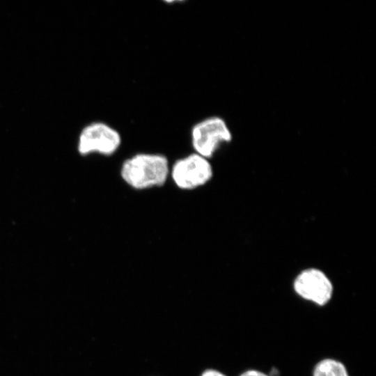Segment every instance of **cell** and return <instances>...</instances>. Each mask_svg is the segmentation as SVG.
I'll list each match as a JSON object with an SVG mask.
<instances>
[{
    "instance_id": "obj_1",
    "label": "cell",
    "mask_w": 376,
    "mask_h": 376,
    "mask_svg": "<svg viewBox=\"0 0 376 376\" xmlns=\"http://www.w3.org/2000/svg\"><path fill=\"white\" fill-rule=\"evenodd\" d=\"M170 162L159 152H136L120 164V177L129 187L143 191L164 186L169 179Z\"/></svg>"
},
{
    "instance_id": "obj_2",
    "label": "cell",
    "mask_w": 376,
    "mask_h": 376,
    "mask_svg": "<svg viewBox=\"0 0 376 376\" xmlns=\"http://www.w3.org/2000/svg\"><path fill=\"white\" fill-rule=\"evenodd\" d=\"M214 176L210 159L193 152L176 159L170 166L169 178L183 191H192L208 184Z\"/></svg>"
},
{
    "instance_id": "obj_3",
    "label": "cell",
    "mask_w": 376,
    "mask_h": 376,
    "mask_svg": "<svg viewBox=\"0 0 376 376\" xmlns=\"http://www.w3.org/2000/svg\"><path fill=\"white\" fill-rule=\"evenodd\" d=\"M190 137L194 152L210 159L223 145L231 142L233 134L223 118L212 116L195 123Z\"/></svg>"
},
{
    "instance_id": "obj_4",
    "label": "cell",
    "mask_w": 376,
    "mask_h": 376,
    "mask_svg": "<svg viewBox=\"0 0 376 376\" xmlns=\"http://www.w3.org/2000/svg\"><path fill=\"white\" fill-rule=\"evenodd\" d=\"M122 144L120 132L110 125L95 121L85 125L77 140V151L81 156L97 154L110 157L115 155Z\"/></svg>"
},
{
    "instance_id": "obj_5",
    "label": "cell",
    "mask_w": 376,
    "mask_h": 376,
    "mask_svg": "<svg viewBox=\"0 0 376 376\" xmlns=\"http://www.w3.org/2000/svg\"><path fill=\"white\" fill-rule=\"evenodd\" d=\"M292 288L302 299L318 306H326L332 299L334 288L328 275L317 267L300 271L292 281Z\"/></svg>"
},
{
    "instance_id": "obj_6",
    "label": "cell",
    "mask_w": 376,
    "mask_h": 376,
    "mask_svg": "<svg viewBox=\"0 0 376 376\" xmlns=\"http://www.w3.org/2000/svg\"><path fill=\"white\" fill-rule=\"evenodd\" d=\"M312 376H350L347 367L334 358H324L318 361L312 370Z\"/></svg>"
},
{
    "instance_id": "obj_7",
    "label": "cell",
    "mask_w": 376,
    "mask_h": 376,
    "mask_svg": "<svg viewBox=\"0 0 376 376\" xmlns=\"http://www.w3.org/2000/svg\"><path fill=\"white\" fill-rule=\"evenodd\" d=\"M239 376H269L265 372L257 369H248L242 372Z\"/></svg>"
},
{
    "instance_id": "obj_8",
    "label": "cell",
    "mask_w": 376,
    "mask_h": 376,
    "mask_svg": "<svg viewBox=\"0 0 376 376\" xmlns=\"http://www.w3.org/2000/svg\"><path fill=\"white\" fill-rule=\"evenodd\" d=\"M201 376H226V375L217 370L210 369L203 372Z\"/></svg>"
}]
</instances>
